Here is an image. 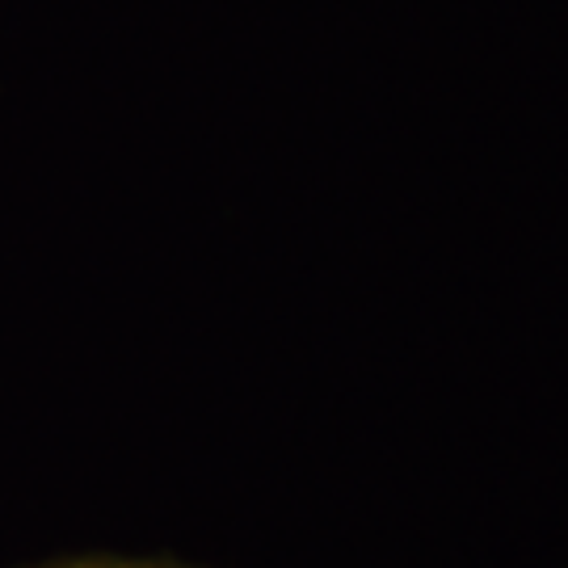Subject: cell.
I'll list each match as a JSON object with an SVG mask.
<instances>
[{
	"label": "cell",
	"mask_w": 568,
	"mask_h": 568,
	"mask_svg": "<svg viewBox=\"0 0 568 568\" xmlns=\"http://www.w3.org/2000/svg\"><path fill=\"white\" fill-rule=\"evenodd\" d=\"M39 568H169V565H148V560H55V565H39Z\"/></svg>",
	"instance_id": "cell-1"
}]
</instances>
